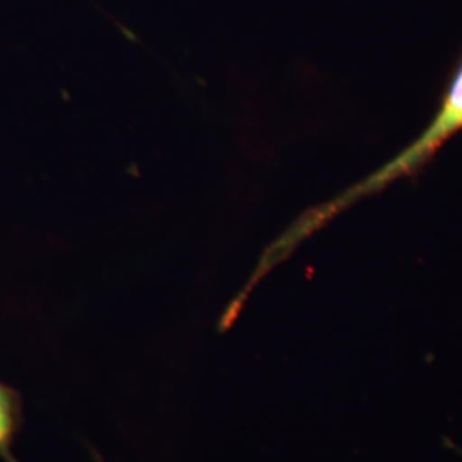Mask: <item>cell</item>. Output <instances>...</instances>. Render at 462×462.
<instances>
[{"label": "cell", "instance_id": "obj_1", "mask_svg": "<svg viewBox=\"0 0 462 462\" xmlns=\"http://www.w3.org/2000/svg\"><path fill=\"white\" fill-rule=\"evenodd\" d=\"M459 131H462V57L448 81L442 103L425 133L408 148L402 149L396 158H393L389 163H385L370 177H366L364 182L353 185L339 198L334 199L326 208H322L319 213L309 216V219L301 223V226H295L281 240V245L286 250H291L305 235H309L315 226H320L330 216L337 215L339 211L353 206L360 199L377 194L402 177L413 175L420 168L427 165L433 158V154Z\"/></svg>", "mask_w": 462, "mask_h": 462}, {"label": "cell", "instance_id": "obj_2", "mask_svg": "<svg viewBox=\"0 0 462 462\" xmlns=\"http://www.w3.org/2000/svg\"><path fill=\"white\" fill-rule=\"evenodd\" d=\"M21 427V397L16 391L0 382V457L17 462L13 456V442Z\"/></svg>", "mask_w": 462, "mask_h": 462}, {"label": "cell", "instance_id": "obj_3", "mask_svg": "<svg viewBox=\"0 0 462 462\" xmlns=\"http://www.w3.org/2000/svg\"><path fill=\"white\" fill-rule=\"evenodd\" d=\"M95 457H97V461L98 462H105L103 459H101V457H99L98 454H95Z\"/></svg>", "mask_w": 462, "mask_h": 462}]
</instances>
